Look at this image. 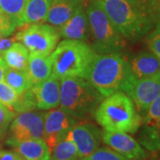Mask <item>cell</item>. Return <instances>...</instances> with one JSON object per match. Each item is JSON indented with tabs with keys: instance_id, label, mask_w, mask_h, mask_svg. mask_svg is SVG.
<instances>
[{
	"instance_id": "6da1fadb",
	"label": "cell",
	"mask_w": 160,
	"mask_h": 160,
	"mask_svg": "<svg viewBox=\"0 0 160 160\" xmlns=\"http://www.w3.org/2000/svg\"><path fill=\"white\" fill-rule=\"evenodd\" d=\"M93 117L105 131L126 133L136 132L142 121L131 98L122 91L104 98Z\"/></svg>"
},
{
	"instance_id": "7a4b0ae2",
	"label": "cell",
	"mask_w": 160,
	"mask_h": 160,
	"mask_svg": "<svg viewBox=\"0 0 160 160\" xmlns=\"http://www.w3.org/2000/svg\"><path fill=\"white\" fill-rule=\"evenodd\" d=\"M96 52L85 41L65 39L50 54L52 74L58 78H86Z\"/></svg>"
},
{
	"instance_id": "3957f363",
	"label": "cell",
	"mask_w": 160,
	"mask_h": 160,
	"mask_svg": "<svg viewBox=\"0 0 160 160\" xmlns=\"http://www.w3.org/2000/svg\"><path fill=\"white\" fill-rule=\"evenodd\" d=\"M104 97L83 78H61V109L73 118L87 119L94 112Z\"/></svg>"
},
{
	"instance_id": "277c9868",
	"label": "cell",
	"mask_w": 160,
	"mask_h": 160,
	"mask_svg": "<svg viewBox=\"0 0 160 160\" xmlns=\"http://www.w3.org/2000/svg\"><path fill=\"white\" fill-rule=\"evenodd\" d=\"M96 1L125 39L137 41L152 30V20L126 0Z\"/></svg>"
},
{
	"instance_id": "5b68a950",
	"label": "cell",
	"mask_w": 160,
	"mask_h": 160,
	"mask_svg": "<svg viewBox=\"0 0 160 160\" xmlns=\"http://www.w3.org/2000/svg\"><path fill=\"white\" fill-rule=\"evenodd\" d=\"M127 73L128 61L121 52L96 54L86 79L106 98L120 91Z\"/></svg>"
},
{
	"instance_id": "8992f818",
	"label": "cell",
	"mask_w": 160,
	"mask_h": 160,
	"mask_svg": "<svg viewBox=\"0 0 160 160\" xmlns=\"http://www.w3.org/2000/svg\"><path fill=\"white\" fill-rule=\"evenodd\" d=\"M87 16L92 39V49L97 54L121 52L126 46V39L109 21L96 0L87 6Z\"/></svg>"
},
{
	"instance_id": "52a82bcc",
	"label": "cell",
	"mask_w": 160,
	"mask_h": 160,
	"mask_svg": "<svg viewBox=\"0 0 160 160\" xmlns=\"http://www.w3.org/2000/svg\"><path fill=\"white\" fill-rule=\"evenodd\" d=\"M60 38L57 28L50 24L34 23L18 32L14 39L21 42L29 52L49 56L58 45Z\"/></svg>"
},
{
	"instance_id": "ba28073f",
	"label": "cell",
	"mask_w": 160,
	"mask_h": 160,
	"mask_svg": "<svg viewBox=\"0 0 160 160\" xmlns=\"http://www.w3.org/2000/svg\"><path fill=\"white\" fill-rule=\"evenodd\" d=\"M120 91L124 92L133 102L138 113L142 118L150 104L160 92V72L140 79L126 76Z\"/></svg>"
},
{
	"instance_id": "9c48e42d",
	"label": "cell",
	"mask_w": 160,
	"mask_h": 160,
	"mask_svg": "<svg viewBox=\"0 0 160 160\" xmlns=\"http://www.w3.org/2000/svg\"><path fill=\"white\" fill-rule=\"evenodd\" d=\"M10 136L6 142H21L30 139H43L44 113L34 111L22 112L16 116L9 126Z\"/></svg>"
},
{
	"instance_id": "30bf717a",
	"label": "cell",
	"mask_w": 160,
	"mask_h": 160,
	"mask_svg": "<svg viewBox=\"0 0 160 160\" xmlns=\"http://www.w3.org/2000/svg\"><path fill=\"white\" fill-rule=\"evenodd\" d=\"M74 125L75 118L62 109L55 108L44 113L43 140L48 146L50 154L58 143L67 136Z\"/></svg>"
},
{
	"instance_id": "8fae6325",
	"label": "cell",
	"mask_w": 160,
	"mask_h": 160,
	"mask_svg": "<svg viewBox=\"0 0 160 160\" xmlns=\"http://www.w3.org/2000/svg\"><path fill=\"white\" fill-rule=\"evenodd\" d=\"M69 134L77 146L80 158H84L97 149L102 141V132L91 123L75 124Z\"/></svg>"
},
{
	"instance_id": "7c38bea8",
	"label": "cell",
	"mask_w": 160,
	"mask_h": 160,
	"mask_svg": "<svg viewBox=\"0 0 160 160\" xmlns=\"http://www.w3.org/2000/svg\"><path fill=\"white\" fill-rule=\"evenodd\" d=\"M29 90L33 96L37 109L49 110L59 106L61 79L52 74L46 80L34 85Z\"/></svg>"
},
{
	"instance_id": "4fadbf2b",
	"label": "cell",
	"mask_w": 160,
	"mask_h": 160,
	"mask_svg": "<svg viewBox=\"0 0 160 160\" xmlns=\"http://www.w3.org/2000/svg\"><path fill=\"white\" fill-rule=\"evenodd\" d=\"M102 141L127 159L140 160L146 156V152L141 144L126 132L104 131L102 132Z\"/></svg>"
},
{
	"instance_id": "5bb4252c",
	"label": "cell",
	"mask_w": 160,
	"mask_h": 160,
	"mask_svg": "<svg viewBox=\"0 0 160 160\" xmlns=\"http://www.w3.org/2000/svg\"><path fill=\"white\" fill-rule=\"evenodd\" d=\"M60 37L65 39L88 41L91 38V30L86 10L81 8L63 25L58 28Z\"/></svg>"
},
{
	"instance_id": "9a60e30c",
	"label": "cell",
	"mask_w": 160,
	"mask_h": 160,
	"mask_svg": "<svg viewBox=\"0 0 160 160\" xmlns=\"http://www.w3.org/2000/svg\"><path fill=\"white\" fill-rule=\"evenodd\" d=\"M160 72V59L151 52H141L128 61L127 76L135 79L149 78Z\"/></svg>"
},
{
	"instance_id": "2e32d148",
	"label": "cell",
	"mask_w": 160,
	"mask_h": 160,
	"mask_svg": "<svg viewBox=\"0 0 160 160\" xmlns=\"http://www.w3.org/2000/svg\"><path fill=\"white\" fill-rule=\"evenodd\" d=\"M83 7L84 0H52L46 22L58 29Z\"/></svg>"
},
{
	"instance_id": "e0dca14e",
	"label": "cell",
	"mask_w": 160,
	"mask_h": 160,
	"mask_svg": "<svg viewBox=\"0 0 160 160\" xmlns=\"http://www.w3.org/2000/svg\"><path fill=\"white\" fill-rule=\"evenodd\" d=\"M25 160H49L50 151L43 139H30L21 142H6Z\"/></svg>"
},
{
	"instance_id": "ac0fdd59",
	"label": "cell",
	"mask_w": 160,
	"mask_h": 160,
	"mask_svg": "<svg viewBox=\"0 0 160 160\" xmlns=\"http://www.w3.org/2000/svg\"><path fill=\"white\" fill-rule=\"evenodd\" d=\"M27 71L33 86L46 80L52 75L50 57L29 52Z\"/></svg>"
},
{
	"instance_id": "d6986e66",
	"label": "cell",
	"mask_w": 160,
	"mask_h": 160,
	"mask_svg": "<svg viewBox=\"0 0 160 160\" xmlns=\"http://www.w3.org/2000/svg\"><path fill=\"white\" fill-rule=\"evenodd\" d=\"M29 54V50L21 42H13L1 56L4 59L7 68L26 70L28 68Z\"/></svg>"
},
{
	"instance_id": "ffe728a7",
	"label": "cell",
	"mask_w": 160,
	"mask_h": 160,
	"mask_svg": "<svg viewBox=\"0 0 160 160\" xmlns=\"http://www.w3.org/2000/svg\"><path fill=\"white\" fill-rule=\"evenodd\" d=\"M52 0H27L24 10V23L34 24L46 21Z\"/></svg>"
},
{
	"instance_id": "44dd1931",
	"label": "cell",
	"mask_w": 160,
	"mask_h": 160,
	"mask_svg": "<svg viewBox=\"0 0 160 160\" xmlns=\"http://www.w3.org/2000/svg\"><path fill=\"white\" fill-rule=\"evenodd\" d=\"M4 81L19 94L28 91L33 86L27 69L23 70L7 68Z\"/></svg>"
},
{
	"instance_id": "7402d4cb",
	"label": "cell",
	"mask_w": 160,
	"mask_h": 160,
	"mask_svg": "<svg viewBox=\"0 0 160 160\" xmlns=\"http://www.w3.org/2000/svg\"><path fill=\"white\" fill-rule=\"evenodd\" d=\"M27 0H0V9L6 13L14 25L22 27L24 23V10Z\"/></svg>"
},
{
	"instance_id": "603a6c76",
	"label": "cell",
	"mask_w": 160,
	"mask_h": 160,
	"mask_svg": "<svg viewBox=\"0 0 160 160\" xmlns=\"http://www.w3.org/2000/svg\"><path fill=\"white\" fill-rule=\"evenodd\" d=\"M80 158L77 146L69 136H67L61 141L52 149L49 160H77Z\"/></svg>"
},
{
	"instance_id": "cb8c5ba5",
	"label": "cell",
	"mask_w": 160,
	"mask_h": 160,
	"mask_svg": "<svg viewBox=\"0 0 160 160\" xmlns=\"http://www.w3.org/2000/svg\"><path fill=\"white\" fill-rule=\"evenodd\" d=\"M140 142L150 151L160 150V130L155 126L143 125Z\"/></svg>"
},
{
	"instance_id": "d4e9b609",
	"label": "cell",
	"mask_w": 160,
	"mask_h": 160,
	"mask_svg": "<svg viewBox=\"0 0 160 160\" xmlns=\"http://www.w3.org/2000/svg\"><path fill=\"white\" fill-rule=\"evenodd\" d=\"M82 160H129L114 149L109 148H98L92 153Z\"/></svg>"
},
{
	"instance_id": "484cf974",
	"label": "cell",
	"mask_w": 160,
	"mask_h": 160,
	"mask_svg": "<svg viewBox=\"0 0 160 160\" xmlns=\"http://www.w3.org/2000/svg\"><path fill=\"white\" fill-rule=\"evenodd\" d=\"M19 97L20 94L11 86H8L5 81L0 82V102L12 109L17 102Z\"/></svg>"
},
{
	"instance_id": "4316f807",
	"label": "cell",
	"mask_w": 160,
	"mask_h": 160,
	"mask_svg": "<svg viewBox=\"0 0 160 160\" xmlns=\"http://www.w3.org/2000/svg\"><path fill=\"white\" fill-rule=\"evenodd\" d=\"M143 125H158L160 123V92L150 104L147 113L142 118Z\"/></svg>"
},
{
	"instance_id": "83f0119b",
	"label": "cell",
	"mask_w": 160,
	"mask_h": 160,
	"mask_svg": "<svg viewBox=\"0 0 160 160\" xmlns=\"http://www.w3.org/2000/svg\"><path fill=\"white\" fill-rule=\"evenodd\" d=\"M15 116L16 113L14 111L0 102V139L5 135Z\"/></svg>"
},
{
	"instance_id": "f1b7e54d",
	"label": "cell",
	"mask_w": 160,
	"mask_h": 160,
	"mask_svg": "<svg viewBox=\"0 0 160 160\" xmlns=\"http://www.w3.org/2000/svg\"><path fill=\"white\" fill-rule=\"evenodd\" d=\"M146 42L151 52L160 59V27L156 26L152 31H149L147 35Z\"/></svg>"
},
{
	"instance_id": "f546056e",
	"label": "cell",
	"mask_w": 160,
	"mask_h": 160,
	"mask_svg": "<svg viewBox=\"0 0 160 160\" xmlns=\"http://www.w3.org/2000/svg\"><path fill=\"white\" fill-rule=\"evenodd\" d=\"M16 29V26L11 21V19L0 9V36L9 37Z\"/></svg>"
},
{
	"instance_id": "4dcf8cb0",
	"label": "cell",
	"mask_w": 160,
	"mask_h": 160,
	"mask_svg": "<svg viewBox=\"0 0 160 160\" xmlns=\"http://www.w3.org/2000/svg\"><path fill=\"white\" fill-rule=\"evenodd\" d=\"M129 4L151 19L155 0H126ZM154 24V23H153Z\"/></svg>"
},
{
	"instance_id": "1f68e13d",
	"label": "cell",
	"mask_w": 160,
	"mask_h": 160,
	"mask_svg": "<svg viewBox=\"0 0 160 160\" xmlns=\"http://www.w3.org/2000/svg\"><path fill=\"white\" fill-rule=\"evenodd\" d=\"M0 160H25L16 150H2L0 149Z\"/></svg>"
},
{
	"instance_id": "d6a6232c",
	"label": "cell",
	"mask_w": 160,
	"mask_h": 160,
	"mask_svg": "<svg viewBox=\"0 0 160 160\" xmlns=\"http://www.w3.org/2000/svg\"><path fill=\"white\" fill-rule=\"evenodd\" d=\"M151 20L155 26L160 27V0H155Z\"/></svg>"
},
{
	"instance_id": "836d02e7",
	"label": "cell",
	"mask_w": 160,
	"mask_h": 160,
	"mask_svg": "<svg viewBox=\"0 0 160 160\" xmlns=\"http://www.w3.org/2000/svg\"><path fill=\"white\" fill-rule=\"evenodd\" d=\"M12 38H9L7 37H2L0 36V54H2L6 49H8L11 45L13 43Z\"/></svg>"
},
{
	"instance_id": "e575fe53",
	"label": "cell",
	"mask_w": 160,
	"mask_h": 160,
	"mask_svg": "<svg viewBox=\"0 0 160 160\" xmlns=\"http://www.w3.org/2000/svg\"><path fill=\"white\" fill-rule=\"evenodd\" d=\"M6 69H7V66H6L4 59L2 58L1 54H0V82L4 81V78H5Z\"/></svg>"
},
{
	"instance_id": "d590c367",
	"label": "cell",
	"mask_w": 160,
	"mask_h": 160,
	"mask_svg": "<svg viewBox=\"0 0 160 160\" xmlns=\"http://www.w3.org/2000/svg\"><path fill=\"white\" fill-rule=\"evenodd\" d=\"M77 160H82V158H78V159H77Z\"/></svg>"
}]
</instances>
